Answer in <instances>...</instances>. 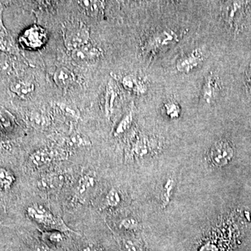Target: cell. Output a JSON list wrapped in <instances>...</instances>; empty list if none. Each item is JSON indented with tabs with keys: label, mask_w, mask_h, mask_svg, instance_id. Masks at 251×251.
<instances>
[{
	"label": "cell",
	"mask_w": 251,
	"mask_h": 251,
	"mask_svg": "<svg viewBox=\"0 0 251 251\" xmlns=\"http://www.w3.org/2000/svg\"><path fill=\"white\" fill-rule=\"evenodd\" d=\"M180 36L179 33L173 29H157L148 36L144 49L150 57H154L179 42Z\"/></svg>",
	"instance_id": "obj_1"
},
{
	"label": "cell",
	"mask_w": 251,
	"mask_h": 251,
	"mask_svg": "<svg viewBox=\"0 0 251 251\" xmlns=\"http://www.w3.org/2000/svg\"><path fill=\"white\" fill-rule=\"evenodd\" d=\"M164 108L166 115L171 119L178 118L181 113L179 105L175 100H170L165 103Z\"/></svg>",
	"instance_id": "obj_27"
},
{
	"label": "cell",
	"mask_w": 251,
	"mask_h": 251,
	"mask_svg": "<svg viewBox=\"0 0 251 251\" xmlns=\"http://www.w3.org/2000/svg\"><path fill=\"white\" fill-rule=\"evenodd\" d=\"M119 227L125 230L133 231L139 228L140 224L137 220L133 218H126L120 221Z\"/></svg>",
	"instance_id": "obj_28"
},
{
	"label": "cell",
	"mask_w": 251,
	"mask_h": 251,
	"mask_svg": "<svg viewBox=\"0 0 251 251\" xmlns=\"http://www.w3.org/2000/svg\"><path fill=\"white\" fill-rule=\"evenodd\" d=\"M96 182L97 175L95 172H88L82 175L79 179L74 201L77 202H83L86 196L95 187Z\"/></svg>",
	"instance_id": "obj_6"
},
{
	"label": "cell",
	"mask_w": 251,
	"mask_h": 251,
	"mask_svg": "<svg viewBox=\"0 0 251 251\" xmlns=\"http://www.w3.org/2000/svg\"><path fill=\"white\" fill-rule=\"evenodd\" d=\"M41 237L44 242L50 244H59L64 239L62 232L56 230L51 231V232H43Z\"/></svg>",
	"instance_id": "obj_26"
},
{
	"label": "cell",
	"mask_w": 251,
	"mask_h": 251,
	"mask_svg": "<svg viewBox=\"0 0 251 251\" xmlns=\"http://www.w3.org/2000/svg\"><path fill=\"white\" fill-rule=\"evenodd\" d=\"M80 251H105L101 247L98 246L94 245V244H90L87 247H84L81 249Z\"/></svg>",
	"instance_id": "obj_33"
},
{
	"label": "cell",
	"mask_w": 251,
	"mask_h": 251,
	"mask_svg": "<svg viewBox=\"0 0 251 251\" xmlns=\"http://www.w3.org/2000/svg\"><path fill=\"white\" fill-rule=\"evenodd\" d=\"M120 246L124 251H144L139 241L135 239H122L120 241Z\"/></svg>",
	"instance_id": "obj_23"
},
{
	"label": "cell",
	"mask_w": 251,
	"mask_h": 251,
	"mask_svg": "<svg viewBox=\"0 0 251 251\" xmlns=\"http://www.w3.org/2000/svg\"><path fill=\"white\" fill-rule=\"evenodd\" d=\"M11 69V62L5 57H0V75H4Z\"/></svg>",
	"instance_id": "obj_31"
},
{
	"label": "cell",
	"mask_w": 251,
	"mask_h": 251,
	"mask_svg": "<svg viewBox=\"0 0 251 251\" xmlns=\"http://www.w3.org/2000/svg\"><path fill=\"white\" fill-rule=\"evenodd\" d=\"M67 153L57 151L53 149H39L33 152L29 158V166L31 168H42L47 166L56 160L64 159L67 158Z\"/></svg>",
	"instance_id": "obj_4"
},
{
	"label": "cell",
	"mask_w": 251,
	"mask_h": 251,
	"mask_svg": "<svg viewBox=\"0 0 251 251\" xmlns=\"http://www.w3.org/2000/svg\"><path fill=\"white\" fill-rule=\"evenodd\" d=\"M119 93L116 86L112 82H108L105 89V102H104V110L108 118H110L114 112L115 102L118 98Z\"/></svg>",
	"instance_id": "obj_15"
},
{
	"label": "cell",
	"mask_w": 251,
	"mask_h": 251,
	"mask_svg": "<svg viewBox=\"0 0 251 251\" xmlns=\"http://www.w3.org/2000/svg\"><path fill=\"white\" fill-rule=\"evenodd\" d=\"M174 179H172V178L167 180L166 184H164V189H163V193L161 197L162 206L163 208L166 207L169 204L172 193H173V189H174Z\"/></svg>",
	"instance_id": "obj_25"
},
{
	"label": "cell",
	"mask_w": 251,
	"mask_h": 251,
	"mask_svg": "<svg viewBox=\"0 0 251 251\" xmlns=\"http://www.w3.org/2000/svg\"><path fill=\"white\" fill-rule=\"evenodd\" d=\"M244 5L242 1H232L223 9V18L231 27H237L238 18L242 16Z\"/></svg>",
	"instance_id": "obj_10"
},
{
	"label": "cell",
	"mask_w": 251,
	"mask_h": 251,
	"mask_svg": "<svg viewBox=\"0 0 251 251\" xmlns=\"http://www.w3.org/2000/svg\"><path fill=\"white\" fill-rule=\"evenodd\" d=\"M11 43L4 32H0V49L3 51H9L11 50Z\"/></svg>",
	"instance_id": "obj_30"
},
{
	"label": "cell",
	"mask_w": 251,
	"mask_h": 251,
	"mask_svg": "<svg viewBox=\"0 0 251 251\" xmlns=\"http://www.w3.org/2000/svg\"><path fill=\"white\" fill-rule=\"evenodd\" d=\"M244 80H245L247 88L251 90V64L247 68V70H246Z\"/></svg>",
	"instance_id": "obj_32"
},
{
	"label": "cell",
	"mask_w": 251,
	"mask_h": 251,
	"mask_svg": "<svg viewBox=\"0 0 251 251\" xmlns=\"http://www.w3.org/2000/svg\"><path fill=\"white\" fill-rule=\"evenodd\" d=\"M132 122H133V115H132V112H130L127 113L123 117L121 122L118 124L116 129L115 130V133H114V135L119 136V135L125 133L130 128Z\"/></svg>",
	"instance_id": "obj_24"
},
{
	"label": "cell",
	"mask_w": 251,
	"mask_h": 251,
	"mask_svg": "<svg viewBox=\"0 0 251 251\" xmlns=\"http://www.w3.org/2000/svg\"><path fill=\"white\" fill-rule=\"evenodd\" d=\"M27 214L32 221L49 227L50 229L61 232H71L76 233L73 229L69 228L61 218L54 216L41 204H34L28 206Z\"/></svg>",
	"instance_id": "obj_3"
},
{
	"label": "cell",
	"mask_w": 251,
	"mask_h": 251,
	"mask_svg": "<svg viewBox=\"0 0 251 251\" xmlns=\"http://www.w3.org/2000/svg\"><path fill=\"white\" fill-rule=\"evenodd\" d=\"M203 59L202 52L199 50H194L178 59L176 64V69L179 72L189 73L199 67Z\"/></svg>",
	"instance_id": "obj_7"
},
{
	"label": "cell",
	"mask_w": 251,
	"mask_h": 251,
	"mask_svg": "<svg viewBox=\"0 0 251 251\" xmlns=\"http://www.w3.org/2000/svg\"><path fill=\"white\" fill-rule=\"evenodd\" d=\"M77 4L87 16L93 18H101L104 14L105 4L103 1L97 0H81Z\"/></svg>",
	"instance_id": "obj_12"
},
{
	"label": "cell",
	"mask_w": 251,
	"mask_h": 251,
	"mask_svg": "<svg viewBox=\"0 0 251 251\" xmlns=\"http://www.w3.org/2000/svg\"><path fill=\"white\" fill-rule=\"evenodd\" d=\"M14 123V117L5 110H0V126L4 128H9Z\"/></svg>",
	"instance_id": "obj_29"
},
{
	"label": "cell",
	"mask_w": 251,
	"mask_h": 251,
	"mask_svg": "<svg viewBox=\"0 0 251 251\" xmlns=\"http://www.w3.org/2000/svg\"><path fill=\"white\" fill-rule=\"evenodd\" d=\"M54 83L59 88L67 89L75 80V76L70 69L66 67L58 68L53 74Z\"/></svg>",
	"instance_id": "obj_16"
},
{
	"label": "cell",
	"mask_w": 251,
	"mask_h": 251,
	"mask_svg": "<svg viewBox=\"0 0 251 251\" xmlns=\"http://www.w3.org/2000/svg\"><path fill=\"white\" fill-rule=\"evenodd\" d=\"M103 54L101 50L92 44H87L74 50L72 57L74 60L80 62H89L97 60Z\"/></svg>",
	"instance_id": "obj_8"
},
{
	"label": "cell",
	"mask_w": 251,
	"mask_h": 251,
	"mask_svg": "<svg viewBox=\"0 0 251 251\" xmlns=\"http://www.w3.org/2000/svg\"><path fill=\"white\" fill-rule=\"evenodd\" d=\"M121 196L120 193L115 188H112L107 193L105 198L104 207L115 208L120 205L121 203Z\"/></svg>",
	"instance_id": "obj_22"
},
{
	"label": "cell",
	"mask_w": 251,
	"mask_h": 251,
	"mask_svg": "<svg viewBox=\"0 0 251 251\" xmlns=\"http://www.w3.org/2000/svg\"><path fill=\"white\" fill-rule=\"evenodd\" d=\"M15 181V176L11 171L0 168V187L5 191L11 188Z\"/></svg>",
	"instance_id": "obj_21"
},
{
	"label": "cell",
	"mask_w": 251,
	"mask_h": 251,
	"mask_svg": "<svg viewBox=\"0 0 251 251\" xmlns=\"http://www.w3.org/2000/svg\"><path fill=\"white\" fill-rule=\"evenodd\" d=\"M122 85L124 88L132 93L141 95L146 93L148 87L140 77L133 74H128L122 77Z\"/></svg>",
	"instance_id": "obj_13"
},
{
	"label": "cell",
	"mask_w": 251,
	"mask_h": 251,
	"mask_svg": "<svg viewBox=\"0 0 251 251\" xmlns=\"http://www.w3.org/2000/svg\"><path fill=\"white\" fill-rule=\"evenodd\" d=\"M62 30L64 45L71 52L88 44L90 40V29L82 21L64 23Z\"/></svg>",
	"instance_id": "obj_2"
},
{
	"label": "cell",
	"mask_w": 251,
	"mask_h": 251,
	"mask_svg": "<svg viewBox=\"0 0 251 251\" xmlns=\"http://www.w3.org/2000/svg\"><path fill=\"white\" fill-rule=\"evenodd\" d=\"M35 90V85L29 80H15L10 85V90L21 98L27 97Z\"/></svg>",
	"instance_id": "obj_17"
},
{
	"label": "cell",
	"mask_w": 251,
	"mask_h": 251,
	"mask_svg": "<svg viewBox=\"0 0 251 251\" xmlns=\"http://www.w3.org/2000/svg\"><path fill=\"white\" fill-rule=\"evenodd\" d=\"M29 122L34 128L44 129L50 125L49 117L39 112H31L29 115Z\"/></svg>",
	"instance_id": "obj_19"
},
{
	"label": "cell",
	"mask_w": 251,
	"mask_h": 251,
	"mask_svg": "<svg viewBox=\"0 0 251 251\" xmlns=\"http://www.w3.org/2000/svg\"><path fill=\"white\" fill-rule=\"evenodd\" d=\"M37 250L38 251H50L49 248L45 245L38 247Z\"/></svg>",
	"instance_id": "obj_34"
},
{
	"label": "cell",
	"mask_w": 251,
	"mask_h": 251,
	"mask_svg": "<svg viewBox=\"0 0 251 251\" xmlns=\"http://www.w3.org/2000/svg\"><path fill=\"white\" fill-rule=\"evenodd\" d=\"M64 176L59 174L44 175L38 181V188L41 191H51L58 189L64 184Z\"/></svg>",
	"instance_id": "obj_14"
},
{
	"label": "cell",
	"mask_w": 251,
	"mask_h": 251,
	"mask_svg": "<svg viewBox=\"0 0 251 251\" xmlns=\"http://www.w3.org/2000/svg\"><path fill=\"white\" fill-rule=\"evenodd\" d=\"M220 90L219 82L217 77L211 73L206 77L202 90V97L206 103L211 104L215 100Z\"/></svg>",
	"instance_id": "obj_11"
},
{
	"label": "cell",
	"mask_w": 251,
	"mask_h": 251,
	"mask_svg": "<svg viewBox=\"0 0 251 251\" xmlns=\"http://www.w3.org/2000/svg\"><path fill=\"white\" fill-rule=\"evenodd\" d=\"M57 105L65 116L75 121L80 119V110L75 105L66 103H57Z\"/></svg>",
	"instance_id": "obj_20"
},
{
	"label": "cell",
	"mask_w": 251,
	"mask_h": 251,
	"mask_svg": "<svg viewBox=\"0 0 251 251\" xmlns=\"http://www.w3.org/2000/svg\"><path fill=\"white\" fill-rule=\"evenodd\" d=\"M66 144L72 148H85L92 146V142L88 137L80 133H73L66 138Z\"/></svg>",
	"instance_id": "obj_18"
},
{
	"label": "cell",
	"mask_w": 251,
	"mask_h": 251,
	"mask_svg": "<svg viewBox=\"0 0 251 251\" xmlns=\"http://www.w3.org/2000/svg\"><path fill=\"white\" fill-rule=\"evenodd\" d=\"M156 143L146 137H140L132 145L130 155L135 158H143L148 156L157 148Z\"/></svg>",
	"instance_id": "obj_9"
},
{
	"label": "cell",
	"mask_w": 251,
	"mask_h": 251,
	"mask_svg": "<svg viewBox=\"0 0 251 251\" xmlns=\"http://www.w3.org/2000/svg\"><path fill=\"white\" fill-rule=\"evenodd\" d=\"M233 156V149L226 140L214 144L209 155L211 164L216 167H223L228 164Z\"/></svg>",
	"instance_id": "obj_5"
}]
</instances>
